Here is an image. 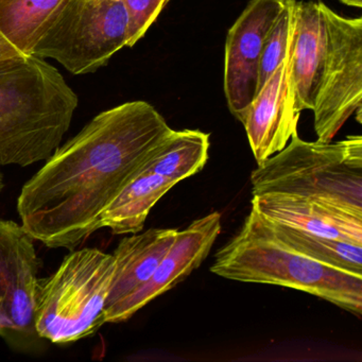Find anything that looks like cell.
<instances>
[{"mask_svg": "<svg viewBox=\"0 0 362 362\" xmlns=\"http://www.w3.org/2000/svg\"><path fill=\"white\" fill-rule=\"evenodd\" d=\"M79 99L56 67L23 56L0 65V165L48 160L71 127Z\"/></svg>", "mask_w": 362, "mask_h": 362, "instance_id": "cell-2", "label": "cell"}, {"mask_svg": "<svg viewBox=\"0 0 362 362\" xmlns=\"http://www.w3.org/2000/svg\"><path fill=\"white\" fill-rule=\"evenodd\" d=\"M209 134L200 130H173L146 160L141 171L180 183L200 173L209 160Z\"/></svg>", "mask_w": 362, "mask_h": 362, "instance_id": "cell-16", "label": "cell"}, {"mask_svg": "<svg viewBox=\"0 0 362 362\" xmlns=\"http://www.w3.org/2000/svg\"><path fill=\"white\" fill-rule=\"evenodd\" d=\"M114 272L113 254L84 247L73 250L56 272L40 279L35 298L40 338L67 344L96 334L105 323Z\"/></svg>", "mask_w": 362, "mask_h": 362, "instance_id": "cell-5", "label": "cell"}, {"mask_svg": "<svg viewBox=\"0 0 362 362\" xmlns=\"http://www.w3.org/2000/svg\"><path fill=\"white\" fill-rule=\"evenodd\" d=\"M252 206L273 221L362 245V214L341 205L311 197L273 192L253 196Z\"/></svg>", "mask_w": 362, "mask_h": 362, "instance_id": "cell-12", "label": "cell"}, {"mask_svg": "<svg viewBox=\"0 0 362 362\" xmlns=\"http://www.w3.org/2000/svg\"><path fill=\"white\" fill-rule=\"evenodd\" d=\"M66 0H0V33L25 56Z\"/></svg>", "mask_w": 362, "mask_h": 362, "instance_id": "cell-17", "label": "cell"}, {"mask_svg": "<svg viewBox=\"0 0 362 362\" xmlns=\"http://www.w3.org/2000/svg\"><path fill=\"white\" fill-rule=\"evenodd\" d=\"M173 131L146 101L101 112L23 186V228L46 247L77 249L103 228L105 207Z\"/></svg>", "mask_w": 362, "mask_h": 362, "instance_id": "cell-1", "label": "cell"}, {"mask_svg": "<svg viewBox=\"0 0 362 362\" xmlns=\"http://www.w3.org/2000/svg\"><path fill=\"white\" fill-rule=\"evenodd\" d=\"M211 271L232 281L300 290L362 315V275L292 249L270 232L253 206L239 232L216 253Z\"/></svg>", "mask_w": 362, "mask_h": 362, "instance_id": "cell-3", "label": "cell"}, {"mask_svg": "<svg viewBox=\"0 0 362 362\" xmlns=\"http://www.w3.org/2000/svg\"><path fill=\"white\" fill-rule=\"evenodd\" d=\"M221 233V214L213 211L177 233L175 243L151 279L132 296L105 313V323L128 321L146 305L175 288L203 264Z\"/></svg>", "mask_w": 362, "mask_h": 362, "instance_id": "cell-10", "label": "cell"}, {"mask_svg": "<svg viewBox=\"0 0 362 362\" xmlns=\"http://www.w3.org/2000/svg\"><path fill=\"white\" fill-rule=\"evenodd\" d=\"M4 188H5V181H4L3 173H0V194L3 192Z\"/></svg>", "mask_w": 362, "mask_h": 362, "instance_id": "cell-23", "label": "cell"}, {"mask_svg": "<svg viewBox=\"0 0 362 362\" xmlns=\"http://www.w3.org/2000/svg\"><path fill=\"white\" fill-rule=\"evenodd\" d=\"M291 49L260 88L241 122L257 165L283 150L298 133L300 112L290 80Z\"/></svg>", "mask_w": 362, "mask_h": 362, "instance_id": "cell-11", "label": "cell"}, {"mask_svg": "<svg viewBox=\"0 0 362 362\" xmlns=\"http://www.w3.org/2000/svg\"><path fill=\"white\" fill-rule=\"evenodd\" d=\"M169 0H122L129 18L127 47H133L145 37Z\"/></svg>", "mask_w": 362, "mask_h": 362, "instance_id": "cell-20", "label": "cell"}, {"mask_svg": "<svg viewBox=\"0 0 362 362\" xmlns=\"http://www.w3.org/2000/svg\"><path fill=\"white\" fill-rule=\"evenodd\" d=\"M327 35V54L315 100L317 141L329 143L353 114L361 124L362 20L334 13L321 3Z\"/></svg>", "mask_w": 362, "mask_h": 362, "instance_id": "cell-7", "label": "cell"}, {"mask_svg": "<svg viewBox=\"0 0 362 362\" xmlns=\"http://www.w3.org/2000/svg\"><path fill=\"white\" fill-rule=\"evenodd\" d=\"M42 262L22 226L0 219V338L21 351H35V298Z\"/></svg>", "mask_w": 362, "mask_h": 362, "instance_id": "cell-8", "label": "cell"}, {"mask_svg": "<svg viewBox=\"0 0 362 362\" xmlns=\"http://www.w3.org/2000/svg\"><path fill=\"white\" fill-rule=\"evenodd\" d=\"M129 18L122 0H66L31 56L52 59L74 75L95 73L127 47Z\"/></svg>", "mask_w": 362, "mask_h": 362, "instance_id": "cell-6", "label": "cell"}, {"mask_svg": "<svg viewBox=\"0 0 362 362\" xmlns=\"http://www.w3.org/2000/svg\"><path fill=\"white\" fill-rule=\"evenodd\" d=\"M296 0H287L283 11L271 28L259 63L258 92L276 71L291 49L294 33V7ZM257 92V93H258Z\"/></svg>", "mask_w": 362, "mask_h": 362, "instance_id": "cell-19", "label": "cell"}, {"mask_svg": "<svg viewBox=\"0 0 362 362\" xmlns=\"http://www.w3.org/2000/svg\"><path fill=\"white\" fill-rule=\"evenodd\" d=\"M262 216L270 232L292 249L317 262L362 275V245L313 234Z\"/></svg>", "mask_w": 362, "mask_h": 362, "instance_id": "cell-18", "label": "cell"}, {"mask_svg": "<svg viewBox=\"0 0 362 362\" xmlns=\"http://www.w3.org/2000/svg\"><path fill=\"white\" fill-rule=\"evenodd\" d=\"M326 54L327 35L321 4L296 0L290 80L296 107L300 113L315 109Z\"/></svg>", "mask_w": 362, "mask_h": 362, "instance_id": "cell-13", "label": "cell"}, {"mask_svg": "<svg viewBox=\"0 0 362 362\" xmlns=\"http://www.w3.org/2000/svg\"><path fill=\"white\" fill-rule=\"evenodd\" d=\"M177 228H150L120 240L114 251L115 272L105 304V313L141 289L156 272L177 238Z\"/></svg>", "mask_w": 362, "mask_h": 362, "instance_id": "cell-14", "label": "cell"}, {"mask_svg": "<svg viewBox=\"0 0 362 362\" xmlns=\"http://www.w3.org/2000/svg\"><path fill=\"white\" fill-rule=\"evenodd\" d=\"M177 184L167 177L139 171L101 214L103 228H109L115 235L141 233L154 205Z\"/></svg>", "mask_w": 362, "mask_h": 362, "instance_id": "cell-15", "label": "cell"}, {"mask_svg": "<svg viewBox=\"0 0 362 362\" xmlns=\"http://www.w3.org/2000/svg\"><path fill=\"white\" fill-rule=\"evenodd\" d=\"M253 196L311 197L362 214V137L337 143L305 141L298 133L251 175Z\"/></svg>", "mask_w": 362, "mask_h": 362, "instance_id": "cell-4", "label": "cell"}, {"mask_svg": "<svg viewBox=\"0 0 362 362\" xmlns=\"http://www.w3.org/2000/svg\"><path fill=\"white\" fill-rule=\"evenodd\" d=\"M25 56L22 52H18L5 37L0 33V65L8 61L13 60L16 58Z\"/></svg>", "mask_w": 362, "mask_h": 362, "instance_id": "cell-21", "label": "cell"}, {"mask_svg": "<svg viewBox=\"0 0 362 362\" xmlns=\"http://www.w3.org/2000/svg\"><path fill=\"white\" fill-rule=\"evenodd\" d=\"M287 0H251L228 30L224 54V94L230 113L243 122L259 84L264 42Z\"/></svg>", "mask_w": 362, "mask_h": 362, "instance_id": "cell-9", "label": "cell"}, {"mask_svg": "<svg viewBox=\"0 0 362 362\" xmlns=\"http://www.w3.org/2000/svg\"><path fill=\"white\" fill-rule=\"evenodd\" d=\"M343 5L351 6V7H362V0H338Z\"/></svg>", "mask_w": 362, "mask_h": 362, "instance_id": "cell-22", "label": "cell"}]
</instances>
